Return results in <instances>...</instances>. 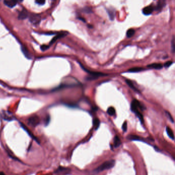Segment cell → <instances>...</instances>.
Wrapping results in <instances>:
<instances>
[{"mask_svg": "<svg viewBox=\"0 0 175 175\" xmlns=\"http://www.w3.org/2000/svg\"><path fill=\"white\" fill-rule=\"evenodd\" d=\"M115 164V161L114 160L106 161L101 165H100L98 168L96 169L94 172L96 173H98L101 172H102L104 170L111 169L114 167Z\"/></svg>", "mask_w": 175, "mask_h": 175, "instance_id": "cell-1", "label": "cell"}, {"mask_svg": "<svg viewBox=\"0 0 175 175\" xmlns=\"http://www.w3.org/2000/svg\"><path fill=\"white\" fill-rule=\"evenodd\" d=\"M130 108L131 111L136 114L138 112H140V110L143 111L145 108L137 100L134 99L133 100V101L131 103Z\"/></svg>", "mask_w": 175, "mask_h": 175, "instance_id": "cell-2", "label": "cell"}, {"mask_svg": "<svg viewBox=\"0 0 175 175\" xmlns=\"http://www.w3.org/2000/svg\"><path fill=\"white\" fill-rule=\"evenodd\" d=\"M80 65V66L83 69H84V71H85L86 72H87V73H88L90 76L91 77H90L88 79V80H93V78H95V79H96L97 78H98L99 77H102V76H107V74H106V73H103L102 72H95V71H90L87 69H86L85 67H84L83 66V65L79 63Z\"/></svg>", "mask_w": 175, "mask_h": 175, "instance_id": "cell-3", "label": "cell"}, {"mask_svg": "<svg viewBox=\"0 0 175 175\" xmlns=\"http://www.w3.org/2000/svg\"><path fill=\"white\" fill-rule=\"evenodd\" d=\"M40 119L39 117L37 116H33L30 117L28 120V123L30 125L36 127L40 123Z\"/></svg>", "mask_w": 175, "mask_h": 175, "instance_id": "cell-4", "label": "cell"}, {"mask_svg": "<svg viewBox=\"0 0 175 175\" xmlns=\"http://www.w3.org/2000/svg\"><path fill=\"white\" fill-rule=\"evenodd\" d=\"M154 7L153 5H149L144 7L142 10V13L145 15H149L151 14L154 10Z\"/></svg>", "mask_w": 175, "mask_h": 175, "instance_id": "cell-5", "label": "cell"}, {"mask_svg": "<svg viewBox=\"0 0 175 175\" xmlns=\"http://www.w3.org/2000/svg\"><path fill=\"white\" fill-rule=\"evenodd\" d=\"M40 16L37 14H32L30 16V21L33 24H38L40 22Z\"/></svg>", "mask_w": 175, "mask_h": 175, "instance_id": "cell-6", "label": "cell"}, {"mask_svg": "<svg viewBox=\"0 0 175 175\" xmlns=\"http://www.w3.org/2000/svg\"><path fill=\"white\" fill-rule=\"evenodd\" d=\"M5 5L9 8H13L18 3V2L14 0H6L4 2Z\"/></svg>", "mask_w": 175, "mask_h": 175, "instance_id": "cell-7", "label": "cell"}, {"mask_svg": "<svg viewBox=\"0 0 175 175\" xmlns=\"http://www.w3.org/2000/svg\"><path fill=\"white\" fill-rule=\"evenodd\" d=\"M147 67L155 69H161L163 68V65L161 63H153L147 65Z\"/></svg>", "mask_w": 175, "mask_h": 175, "instance_id": "cell-8", "label": "cell"}, {"mask_svg": "<svg viewBox=\"0 0 175 175\" xmlns=\"http://www.w3.org/2000/svg\"><path fill=\"white\" fill-rule=\"evenodd\" d=\"M28 15V12L26 9H23L19 15V19L21 20H23L25 19H26Z\"/></svg>", "mask_w": 175, "mask_h": 175, "instance_id": "cell-9", "label": "cell"}, {"mask_svg": "<svg viewBox=\"0 0 175 175\" xmlns=\"http://www.w3.org/2000/svg\"><path fill=\"white\" fill-rule=\"evenodd\" d=\"M127 139H128L129 140H130L140 141H143V142L145 141L144 139L143 138L140 137L138 136H137V135H129V136L127 137Z\"/></svg>", "mask_w": 175, "mask_h": 175, "instance_id": "cell-10", "label": "cell"}, {"mask_svg": "<svg viewBox=\"0 0 175 175\" xmlns=\"http://www.w3.org/2000/svg\"><path fill=\"white\" fill-rule=\"evenodd\" d=\"M165 1H160L158 2L157 5H156V7H154V10H160L162 9V8L165 6Z\"/></svg>", "mask_w": 175, "mask_h": 175, "instance_id": "cell-11", "label": "cell"}, {"mask_svg": "<svg viewBox=\"0 0 175 175\" xmlns=\"http://www.w3.org/2000/svg\"><path fill=\"white\" fill-rule=\"evenodd\" d=\"M121 144V141L119 136H116L114 139V146L115 147H119Z\"/></svg>", "mask_w": 175, "mask_h": 175, "instance_id": "cell-12", "label": "cell"}, {"mask_svg": "<svg viewBox=\"0 0 175 175\" xmlns=\"http://www.w3.org/2000/svg\"><path fill=\"white\" fill-rule=\"evenodd\" d=\"M21 125H22V127L23 128V129H24L25 130H26V131H27V132L29 134V135L31 137H32V139H34L35 140H36V141H37V142H39V141L37 140V139L35 137V136H34V135L32 134V133L24 125H23V124L21 123Z\"/></svg>", "mask_w": 175, "mask_h": 175, "instance_id": "cell-13", "label": "cell"}, {"mask_svg": "<svg viewBox=\"0 0 175 175\" xmlns=\"http://www.w3.org/2000/svg\"><path fill=\"white\" fill-rule=\"evenodd\" d=\"M166 132H167L169 137L171 139L174 140L175 136H174V132L172 130V129L170 127H169V126H167L166 127Z\"/></svg>", "mask_w": 175, "mask_h": 175, "instance_id": "cell-14", "label": "cell"}, {"mask_svg": "<svg viewBox=\"0 0 175 175\" xmlns=\"http://www.w3.org/2000/svg\"><path fill=\"white\" fill-rule=\"evenodd\" d=\"M142 70H144V68L142 67H133V68H131L128 69V70L127 71L130 72H140V71H141Z\"/></svg>", "mask_w": 175, "mask_h": 175, "instance_id": "cell-15", "label": "cell"}, {"mask_svg": "<svg viewBox=\"0 0 175 175\" xmlns=\"http://www.w3.org/2000/svg\"><path fill=\"white\" fill-rule=\"evenodd\" d=\"M125 82L127 83V84L129 86V87H130L131 89H132L133 90H134L135 91H137V92H139V90H138V89L136 88V87L135 86L134 84H133V83L130 80L126 79L125 80Z\"/></svg>", "mask_w": 175, "mask_h": 175, "instance_id": "cell-16", "label": "cell"}, {"mask_svg": "<svg viewBox=\"0 0 175 175\" xmlns=\"http://www.w3.org/2000/svg\"><path fill=\"white\" fill-rule=\"evenodd\" d=\"M22 51L23 54H24V55L25 56V57L27 58H28V59H31V57L30 56V54H29V52L28 51L27 49L25 47L22 46Z\"/></svg>", "mask_w": 175, "mask_h": 175, "instance_id": "cell-17", "label": "cell"}, {"mask_svg": "<svg viewBox=\"0 0 175 175\" xmlns=\"http://www.w3.org/2000/svg\"><path fill=\"white\" fill-rule=\"evenodd\" d=\"M65 35L64 34H59L58 35H57V36L55 37L51 41V42H50V45H51V44H53V43H54L55 42L58 40V39H59V38H61L64 36H65Z\"/></svg>", "mask_w": 175, "mask_h": 175, "instance_id": "cell-18", "label": "cell"}, {"mask_svg": "<svg viewBox=\"0 0 175 175\" xmlns=\"http://www.w3.org/2000/svg\"><path fill=\"white\" fill-rule=\"evenodd\" d=\"M135 33V31L134 29H129L126 32V36L128 38L132 37L134 35Z\"/></svg>", "mask_w": 175, "mask_h": 175, "instance_id": "cell-19", "label": "cell"}, {"mask_svg": "<svg viewBox=\"0 0 175 175\" xmlns=\"http://www.w3.org/2000/svg\"><path fill=\"white\" fill-rule=\"evenodd\" d=\"M107 114L110 115V116H114L116 114V111L115 109L113 107H110L108 108V110L107 111Z\"/></svg>", "mask_w": 175, "mask_h": 175, "instance_id": "cell-20", "label": "cell"}, {"mask_svg": "<svg viewBox=\"0 0 175 175\" xmlns=\"http://www.w3.org/2000/svg\"><path fill=\"white\" fill-rule=\"evenodd\" d=\"M107 12L108 15L110 16V18L111 19V20H113L115 18V12L113 10H111V9H108L107 10Z\"/></svg>", "mask_w": 175, "mask_h": 175, "instance_id": "cell-21", "label": "cell"}, {"mask_svg": "<svg viewBox=\"0 0 175 175\" xmlns=\"http://www.w3.org/2000/svg\"><path fill=\"white\" fill-rule=\"evenodd\" d=\"M100 124V121L98 118H96L93 120V124L96 129L99 127Z\"/></svg>", "mask_w": 175, "mask_h": 175, "instance_id": "cell-22", "label": "cell"}, {"mask_svg": "<svg viewBox=\"0 0 175 175\" xmlns=\"http://www.w3.org/2000/svg\"><path fill=\"white\" fill-rule=\"evenodd\" d=\"M122 129L124 131H127V123L126 121H125L123 124V125H122Z\"/></svg>", "mask_w": 175, "mask_h": 175, "instance_id": "cell-23", "label": "cell"}, {"mask_svg": "<svg viewBox=\"0 0 175 175\" xmlns=\"http://www.w3.org/2000/svg\"><path fill=\"white\" fill-rule=\"evenodd\" d=\"M171 45H172V51H173V53H174V52H175V38H174V37H173V39H172V41Z\"/></svg>", "mask_w": 175, "mask_h": 175, "instance_id": "cell-24", "label": "cell"}, {"mask_svg": "<svg viewBox=\"0 0 175 175\" xmlns=\"http://www.w3.org/2000/svg\"><path fill=\"white\" fill-rule=\"evenodd\" d=\"M165 113H166V115H167V116L169 117V118L170 119V121H171L172 122L174 123V120H173V117H172V116H171V114H170L169 112H168V111H165Z\"/></svg>", "mask_w": 175, "mask_h": 175, "instance_id": "cell-25", "label": "cell"}, {"mask_svg": "<svg viewBox=\"0 0 175 175\" xmlns=\"http://www.w3.org/2000/svg\"><path fill=\"white\" fill-rule=\"evenodd\" d=\"M173 63V62L172 61H168V62H166V63H164V66L166 68H167V67H169L170 66H171V65Z\"/></svg>", "mask_w": 175, "mask_h": 175, "instance_id": "cell-26", "label": "cell"}, {"mask_svg": "<svg viewBox=\"0 0 175 175\" xmlns=\"http://www.w3.org/2000/svg\"><path fill=\"white\" fill-rule=\"evenodd\" d=\"M36 3H37L39 5H43L45 3V1H42V0H38V1H36Z\"/></svg>", "mask_w": 175, "mask_h": 175, "instance_id": "cell-27", "label": "cell"}, {"mask_svg": "<svg viewBox=\"0 0 175 175\" xmlns=\"http://www.w3.org/2000/svg\"><path fill=\"white\" fill-rule=\"evenodd\" d=\"M49 47V46L47 45H42L41 47V50H42V51H45V50L47 49Z\"/></svg>", "mask_w": 175, "mask_h": 175, "instance_id": "cell-28", "label": "cell"}, {"mask_svg": "<svg viewBox=\"0 0 175 175\" xmlns=\"http://www.w3.org/2000/svg\"><path fill=\"white\" fill-rule=\"evenodd\" d=\"M0 175H6L4 173L2 172H0Z\"/></svg>", "mask_w": 175, "mask_h": 175, "instance_id": "cell-29", "label": "cell"}]
</instances>
